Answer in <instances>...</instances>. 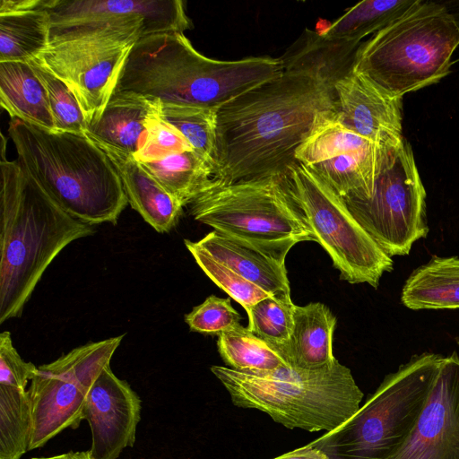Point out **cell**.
<instances>
[{
    "mask_svg": "<svg viewBox=\"0 0 459 459\" xmlns=\"http://www.w3.org/2000/svg\"><path fill=\"white\" fill-rule=\"evenodd\" d=\"M403 305L412 310L459 308V257H432L415 269L401 293Z\"/></svg>",
    "mask_w": 459,
    "mask_h": 459,
    "instance_id": "obj_24",
    "label": "cell"
},
{
    "mask_svg": "<svg viewBox=\"0 0 459 459\" xmlns=\"http://www.w3.org/2000/svg\"><path fill=\"white\" fill-rule=\"evenodd\" d=\"M191 332L220 335L240 325L241 316L232 307L230 299L210 295L184 316Z\"/></svg>",
    "mask_w": 459,
    "mask_h": 459,
    "instance_id": "obj_35",
    "label": "cell"
},
{
    "mask_svg": "<svg viewBox=\"0 0 459 459\" xmlns=\"http://www.w3.org/2000/svg\"><path fill=\"white\" fill-rule=\"evenodd\" d=\"M360 44L328 39L317 30L306 29L279 58L283 71L306 73L333 87L336 81L353 70Z\"/></svg>",
    "mask_w": 459,
    "mask_h": 459,
    "instance_id": "obj_22",
    "label": "cell"
},
{
    "mask_svg": "<svg viewBox=\"0 0 459 459\" xmlns=\"http://www.w3.org/2000/svg\"><path fill=\"white\" fill-rule=\"evenodd\" d=\"M91 140L112 162L131 207L157 232L170 231L183 212L184 205L181 202L167 191L131 154Z\"/></svg>",
    "mask_w": 459,
    "mask_h": 459,
    "instance_id": "obj_18",
    "label": "cell"
},
{
    "mask_svg": "<svg viewBox=\"0 0 459 459\" xmlns=\"http://www.w3.org/2000/svg\"><path fill=\"white\" fill-rule=\"evenodd\" d=\"M141 165L184 206L191 203L214 175L212 166L195 151Z\"/></svg>",
    "mask_w": 459,
    "mask_h": 459,
    "instance_id": "obj_27",
    "label": "cell"
},
{
    "mask_svg": "<svg viewBox=\"0 0 459 459\" xmlns=\"http://www.w3.org/2000/svg\"><path fill=\"white\" fill-rule=\"evenodd\" d=\"M457 342H458V345H459V339H458Z\"/></svg>",
    "mask_w": 459,
    "mask_h": 459,
    "instance_id": "obj_41",
    "label": "cell"
},
{
    "mask_svg": "<svg viewBox=\"0 0 459 459\" xmlns=\"http://www.w3.org/2000/svg\"><path fill=\"white\" fill-rule=\"evenodd\" d=\"M295 304L291 299L266 297L247 312V328L273 349L285 345L294 326Z\"/></svg>",
    "mask_w": 459,
    "mask_h": 459,
    "instance_id": "obj_31",
    "label": "cell"
},
{
    "mask_svg": "<svg viewBox=\"0 0 459 459\" xmlns=\"http://www.w3.org/2000/svg\"><path fill=\"white\" fill-rule=\"evenodd\" d=\"M443 356H414L387 375L348 420L309 443L328 459H390L406 442L432 389Z\"/></svg>",
    "mask_w": 459,
    "mask_h": 459,
    "instance_id": "obj_8",
    "label": "cell"
},
{
    "mask_svg": "<svg viewBox=\"0 0 459 459\" xmlns=\"http://www.w3.org/2000/svg\"><path fill=\"white\" fill-rule=\"evenodd\" d=\"M217 108L163 103L162 117L174 126L194 150L213 168L215 163Z\"/></svg>",
    "mask_w": 459,
    "mask_h": 459,
    "instance_id": "obj_30",
    "label": "cell"
},
{
    "mask_svg": "<svg viewBox=\"0 0 459 459\" xmlns=\"http://www.w3.org/2000/svg\"><path fill=\"white\" fill-rule=\"evenodd\" d=\"M419 0H367L351 8L317 30L328 39H345L362 43V39L381 30L414 6Z\"/></svg>",
    "mask_w": 459,
    "mask_h": 459,
    "instance_id": "obj_26",
    "label": "cell"
},
{
    "mask_svg": "<svg viewBox=\"0 0 459 459\" xmlns=\"http://www.w3.org/2000/svg\"><path fill=\"white\" fill-rule=\"evenodd\" d=\"M336 114L314 129L297 150L296 161L342 198H369L378 175L401 143L396 146L375 143L347 127Z\"/></svg>",
    "mask_w": 459,
    "mask_h": 459,
    "instance_id": "obj_14",
    "label": "cell"
},
{
    "mask_svg": "<svg viewBox=\"0 0 459 459\" xmlns=\"http://www.w3.org/2000/svg\"><path fill=\"white\" fill-rule=\"evenodd\" d=\"M0 324L19 317L43 273L92 226L61 208L18 160H1Z\"/></svg>",
    "mask_w": 459,
    "mask_h": 459,
    "instance_id": "obj_2",
    "label": "cell"
},
{
    "mask_svg": "<svg viewBox=\"0 0 459 459\" xmlns=\"http://www.w3.org/2000/svg\"><path fill=\"white\" fill-rule=\"evenodd\" d=\"M195 242L213 259L271 296L291 299L285 260L214 230Z\"/></svg>",
    "mask_w": 459,
    "mask_h": 459,
    "instance_id": "obj_19",
    "label": "cell"
},
{
    "mask_svg": "<svg viewBox=\"0 0 459 459\" xmlns=\"http://www.w3.org/2000/svg\"><path fill=\"white\" fill-rule=\"evenodd\" d=\"M162 102L132 91H114L100 118L85 134L134 156L149 125L159 118Z\"/></svg>",
    "mask_w": 459,
    "mask_h": 459,
    "instance_id": "obj_20",
    "label": "cell"
},
{
    "mask_svg": "<svg viewBox=\"0 0 459 459\" xmlns=\"http://www.w3.org/2000/svg\"><path fill=\"white\" fill-rule=\"evenodd\" d=\"M28 63L47 90L56 131L85 134L88 124L68 86L36 61Z\"/></svg>",
    "mask_w": 459,
    "mask_h": 459,
    "instance_id": "obj_33",
    "label": "cell"
},
{
    "mask_svg": "<svg viewBox=\"0 0 459 459\" xmlns=\"http://www.w3.org/2000/svg\"><path fill=\"white\" fill-rule=\"evenodd\" d=\"M68 459H91L89 451L69 452Z\"/></svg>",
    "mask_w": 459,
    "mask_h": 459,
    "instance_id": "obj_39",
    "label": "cell"
},
{
    "mask_svg": "<svg viewBox=\"0 0 459 459\" xmlns=\"http://www.w3.org/2000/svg\"><path fill=\"white\" fill-rule=\"evenodd\" d=\"M282 72L279 57L217 60L199 53L183 32L169 31L143 37L133 45L115 91L163 103L218 108Z\"/></svg>",
    "mask_w": 459,
    "mask_h": 459,
    "instance_id": "obj_3",
    "label": "cell"
},
{
    "mask_svg": "<svg viewBox=\"0 0 459 459\" xmlns=\"http://www.w3.org/2000/svg\"><path fill=\"white\" fill-rule=\"evenodd\" d=\"M336 113L333 87L306 73L283 71L244 91L217 108L213 178L284 176L299 146Z\"/></svg>",
    "mask_w": 459,
    "mask_h": 459,
    "instance_id": "obj_1",
    "label": "cell"
},
{
    "mask_svg": "<svg viewBox=\"0 0 459 459\" xmlns=\"http://www.w3.org/2000/svg\"><path fill=\"white\" fill-rule=\"evenodd\" d=\"M390 459H459V357H444L426 404Z\"/></svg>",
    "mask_w": 459,
    "mask_h": 459,
    "instance_id": "obj_15",
    "label": "cell"
},
{
    "mask_svg": "<svg viewBox=\"0 0 459 459\" xmlns=\"http://www.w3.org/2000/svg\"><path fill=\"white\" fill-rule=\"evenodd\" d=\"M293 319L290 341L274 350L291 368L316 370L333 365L336 317L330 308L321 302L295 305Z\"/></svg>",
    "mask_w": 459,
    "mask_h": 459,
    "instance_id": "obj_21",
    "label": "cell"
},
{
    "mask_svg": "<svg viewBox=\"0 0 459 459\" xmlns=\"http://www.w3.org/2000/svg\"><path fill=\"white\" fill-rule=\"evenodd\" d=\"M68 456H69V453H65V454H61V455H53V456H49V457H35V458H31V459H68Z\"/></svg>",
    "mask_w": 459,
    "mask_h": 459,
    "instance_id": "obj_40",
    "label": "cell"
},
{
    "mask_svg": "<svg viewBox=\"0 0 459 459\" xmlns=\"http://www.w3.org/2000/svg\"><path fill=\"white\" fill-rule=\"evenodd\" d=\"M318 243L340 278L377 288L394 267L387 255L349 211L344 199L313 171L296 163L284 175Z\"/></svg>",
    "mask_w": 459,
    "mask_h": 459,
    "instance_id": "obj_9",
    "label": "cell"
},
{
    "mask_svg": "<svg viewBox=\"0 0 459 459\" xmlns=\"http://www.w3.org/2000/svg\"><path fill=\"white\" fill-rule=\"evenodd\" d=\"M18 161L66 212L91 226L117 224L127 205L120 178L85 134L49 131L11 118Z\"/></svg>",
    "mask_w": 459,
    "mask_h": 459,
    "instance_id": "obj_4",
    "label": "cell"
},
{
    "mask_svg": "<svg viewBox=\"0 0 459 459\" xmlns=\"http://www.w3.org/2000/svg\"><path fill=\"white\" fill-rule=\"evenodd\" d=\"M0 103L11 118L56 131L47 90L28 62H0Z\"/></svg>",
    "mask_w": 459,
    "mask_h": 459,
    "instance_id": "obj_23",
    "label": "cell"
},
{
    "mask_svg": "<svg viewBox=\"0 0 459 459\" xmlns=\"http://www.w3.org/2000/svg\"><path fill=\"white\" fill-rule=\"evenodd\" d=\"M185 246L203 272L219 288L239 303L247 313L259 300L271 296L260 287L213 259L195 241L185 239Z\"/></svg>",
    "mask_w": 459,
    "mask_h": 459,
    "instance_id": "obj_32",
    "label": "cell"
},
{
    "mask_svg": "<svg viewBox=\"0 0 459 459\" xmlns=\"http://www.w3.org/2000/svg\"><path fill=\"white\" fill-rule=\"evenodd\" d=\"M26 384L0 382V459L29 451L31 411Z\"/></svg>",
    "mask_w": 459,
    "mask_h": 459,
    "instance_id": "obj_28",
    "label": "cell"
},
{
    "mask_svg": "<svg viewBox=\"0 0 459 459\" xmlns=\"http://www.w3.org/2000/svg\"><path fill=\"white\" fill-rule=\"evenodd\" d=\"M139 39L134 34L108 32L63 40L49 44L34 61L68 86L91 125L101 116Z\"/></svg>",
    "mask_w": 459,
    "mask_h": 459,
    "instance_id": "obj_13",
    "label": "cell"
},
{
    "mask_svg": "<svg viewBox=\"0 0 459 459\" xmlns=\"http://www.w3.org/2000/svg\"><path fill=\"white\" fill-rule=\"evenodd\" d=\"M187 206L196 221L283 260L296 244L316 241L284 176L232 183L212 178Z\"/></svg>",
    "mask_w": 459,
    "mask_h": 459,
    "instance_id": "obj_7",
    "label": "cell"
},
{
    "mask_svg": "<svg viewBox=\"0 0 459 459\" xmlns=\"http://www.w3.org/2000/svg\"><path fill=\"white\" fill-rule=\"evenodd\" d=\"M142 401L130 385L105 367L86 397L83 417L90 425L91 459H117L135 442Z\"/></svg>",
    "mask_w": 459,
    "mask_h": 459,
    "instance_id": "obj_16",
    "label": "cell"
},
{
    "mask_svg": "<svg viewBox=\"0 0 459 459\" xmlns=\"http://www.w3.org/2000/svg\"><path fill=\"white\" fill-rule=\"evenodd\" d=\"M337 118L375 143L396 146L403 142V99L393 98L352 70L333 84Z\"/></svg>",
    "mask_w": 459,
    "mask_h": 459,
    "instance_id": "obj_17",
    "label": "cell"
},
{
    "mask_svg": "<svg viewBox=\"0 0 459 459\" xmlns=\"http://www.w3.org/2000/svg\"><path fill=\"white\" fill-rule=\"evenodd\" d=\"M44 0H1L0 15L39 9Z\"/></svg>",
    "mask_w": 459,
    "mask_h": 459,
    "instance_id": "obj_36",
    "label": "cell"
},
{
    "mask_svg": "<svg viewBox=\"0 0 459 459\" xmlns=\"http://www.w3.org/2000/svg\"><path fill=\"white\" fill-rule=\"evenodd\" d=\"M188 151H195L191 143L161 114L149 125L133 157L139 163L155 162Z\"/></svg>",
    "mask_w": 459,
    "mask_h": 459,
    "instance_id": "obj_34",
    "label": "cell"
},
{
    "mask_svg": "<svg viewBox=\"0 0 459 459\" xmlns=\"http://www.w3.org/2000/svg\"><path fill=\"white\" fill-rule=\"evenodd\" d=\"M217 348L228 368L239 372L259 373L289 366L268 342L241 325L220 334Z\"/></svg>",
    "mask_w": 459,
    "mask_h": 459,
    "instance_id": "obj_29",
    "label": "cell"
},
{
    "mask_svg": "<svg viewBox=\"0 0 459 459\" xmlns=\"http://www.w3.org/2000/svg\"><path fill=\"white\" fill-rule=\"evenodd\" d=\"M49 17L42 7L0 15V62H29L49 46Z\"/></svg>",
    "mask_w": 459,
    "mask_h": 459,
    "instance_id": "obj_25",
    "label": "cell"
},
{
    "mask_svg": "<svg viewBox=\"0 0 459 459\" xmlns=\"http://www.w3.org/2000/svg\"><path fill=\"white\" fill-rule=\"evenodd\" d=\"M273 459H328L319 449L307 444Z\"/></svg>",
    "mask_w": 459,
    "mask_h": 459,
    "instance_id": "obj_37",
    "label": "cell"
},
{
    "mask_svg": "<svg viewBox=\"0 0 459 459\" xmlns=\"http://www.w3.org/2000/svg\"><path fill=\"white\" fill-rule=\"evenodd\" d=\"M125 333L90 342L38 367L30 380L31 429L29 451L46 445L65 429H77L88 393L102 369L110 365Z\"/></svg>",
    "mask_w": 459,
    "mask_h": 459,
    "instance_id": "obj_10",
    "label": "cell"
},
{
    "mask_svg": "<svg viewBox=\"0 0 459 459\" xmlns=\"http://www.w3.org/2000/svg\"><path fill=\"white\" fill-rule=\"evenodd\" d=\"M439 3L445 6L459 29V1L452 0Z\"/></svg>",
    "mask_w": 459,
    "mask_h": 459,
    "instance_id": "obj_38",
    "label": "cell"
},
{
    "mask_svg": "<svg viewBox=\"0 0 459 459\" xmlns=\"http://www.w3.org/2000/svg\"><path fill=\"white\" fill-rule=\"evenodd\" d=\"M49 44L92 34L148 35L192 28L181 0H44Z\"/></svg>",
    "mask_w": 459,
    "mask_h": 459,
    "instance_id": "obj_12",
    "label": "cell"
},
{
    "mask_svg": "<svg viewBox=\"0 0 459 459\" xmlns=\"http://www.w3.org/2000/svg\"><path fill=\"white\" fill-rule=\"evenodd\" d=\"M211 371L234 405L265 412L290 429L332 431L358 411L363 398L351 369L338 360L316 370L288 366L243 373L212 366Z\"/></svg>",
    "mask_w": 459,
    "mask_h": 459,
    "instance_id": "obj_5",
    "label": "cell"
},
{
    "mask_svg": "<svg viewBox=\"0 0 459 459\" xmlns=\"http://www.w3.org/2000/svg\"><path fill=\"white\" fill-rule=\"evenodd\" d=\"M360 226L390 257L426 238V191L411 144L403 141L378 175L369 198H343Z\"/></svg>",
    "mask_w": 459,
    "mask_h": 459,
    "instance_id": "obj_11",
    "label": "cell"
},
{
    "mask_svg": "<svg viewBox=\"0 0 459 459\" xmlns=\"http://www.w3.org/2000/svg\"><path fill=\"white\" fill-rule=\"evenodd\" d=\"M459 29L439 2L421 1L359 47L353 70L393 98L434 84L450 72Z\"/></svg>",
    "mask_w": 459,
    "mask_h": 459,
    "instance_id": "obj_6",
    "label": "cell"
}]
</instances>
